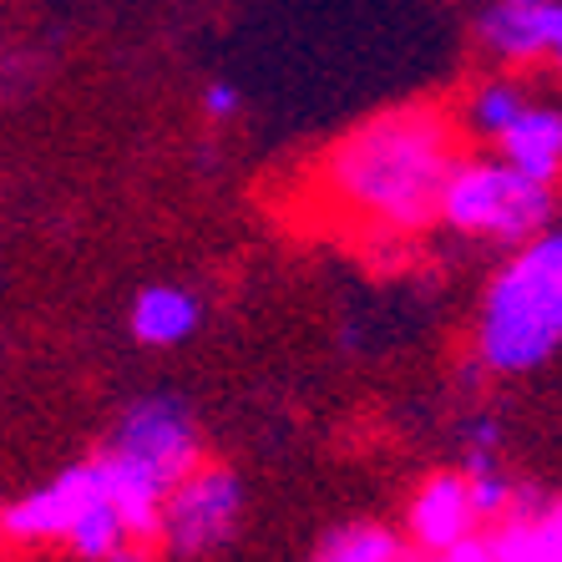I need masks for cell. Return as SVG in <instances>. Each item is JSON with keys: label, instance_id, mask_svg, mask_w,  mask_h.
Instances as JSON below:
<instances>
[{"label": "cell", "instance_id": "cell-1", "mask_svg": "<svg viewBox=\"0 0 562 562\" xmlns=\"http://www.w3.org/2000/svg\"><path fill=\"white\" fill-rule=\"evenodd\" d=\"M467 157V127L446 106H385L319 153L314 209L355 238H416L441 223L446 183Z\"/></svg>", "mask_w": 562, "mask_h": 562}, {"label": "cell", "instance_id": "cell-2", "mask_svg": "<svg viewBox=\"0 0 562 562\" xmlns=\"http://www.w3.org/2000/svg\"><path fill=\"white\" fill-rule=\"evenodd\" d=\"M476 360L497 375H527L562 350V228L512 249L476 310Z\"/></svg>", "mask_w": 562, "mask_h": 562}, {"label": "cell", "instance_id": "cell-3", "mask_svg": "<svg viewBox=\"0 0 562 562\" xmlns=\"http://www.w3.org/2000/svg\"><path fill=\"white\" fill-rule=\"evenodd\" d=\"M552 209H558V188L552 183L527 178L502 153H467L461 168L451 172V183H446L441 223L461 238L522 249L527 238L548 234Z\"/></svg>", "mask_w": 562, "mask_h": 562}, {"label": "cell", "instance_id": "cell-4", "mask_svg": "<svg viewBox=\"0 0 562 562\" xmlns=\"http://www.w3.org/2000/svg\"><path fill=\"white\" fill-rule=\"evenodd\" d=\"M102 451L137 467L157 486H168V492L183 482L188 471L203 467V436H198L193 411L178 395H143V401H132L122 411V420L112 426Z\"/></svg>", "mask_w": 562, "mask_h": 562}, {"label": "cell", "instance_id": "cell-5", "mask_svg": "<svg viewBox=\"0 0 562 562\" xmlns=\"http://www.w3.org/2000/svg\"><path fill=\"white\" fill-rule=\"evenodd\" d=\"M244 522V482L218 461H203L172 486L162 507V552L178 562H198L228 548Z\"/></svg>", "mask_w": 562, "mask_h": 562}, {"label": "cell", "instance_id": "cell-6", "mask_svg": "<svg viewBox=\"0 0 562 562\" xmlns=\"http://www.w3.org/2000/svg\"><path fill=\"white\" fill-rule=\"evenodd\" d=\"M106 497V471L102 457H87L77 467L56 471L52 482L31 486L0 512V532L11 548H66L71 527L81 522V512Z\"/></svg>", "mask_w": 562, "mask_h": 562}, {"label": "cell", "instance_id": "cell-7", "mask_svg": "<svg viewBox=\"0 0 562 562\" xmlns=\"http://www.w3.org/2000/svg\"><path fill=\"white\" fill-rule=\"evenodd\" d=\"M476 532H486L476 492H471V471H431L416 486V497L406 507V537L420 558L451 552L461 542H471Z\"/></svg>", "mask_w": 562, "mask_h": 562}, {"label": "cell", "instance_id": "cell-8", "mask_svg": "<svg viewBox=\"0 0 562 562\" xmlns=\"http://www.w3.org/2000/svg\"><path fill=\"white\" fill-rule=\"evenodd\" d=\"M492 147L507 157L512 168H522L527 178H537V183H552V188L562 183V112L558 106L532 102Z\"/></svg>", "mask_w": 562, "mask_h": 562}, {"label": "cell", "instance_id": "cell-9", "mask_svg": "<svg viewBox=\"0 0 562 562\" xmlns=\"http://www.w3.org/2000/svg\"><path fill=\"white\" fill-rule=\"evenodd\" d=\"M198 319H203V304L198 294H188L183 284H147L137 300H132V340L153 345V350H168V345L193 340Z\"/></svg>", "mask_w": 562, "mask_h": 562}, {"label": "cell", "instance_id": "cell-10", "mask_svg": "<svg viewBox=\"0 0 562 562\" xmlns=\"http://www.w3.org/2000/svg\"><path fill=\"white\" fill-rule=\"evenodd\" d=\"M420 552L411 548V537L391 532L380 522H350L340 532H329L310 562H416Z\"/></svg>", "mask_w": 562, "mask_h": 562}, {"label": "cell", "instance_id": "cell-11", "mask_svg": "<svg viewBox=\"0 0 562 562\" xmlns=\"http://www.w3.org/2000/svg\"><path fill=\"white\" fill-rule=\"evenodd\" d=\"M527 97H522V87L512 77H492V81H482V87H471V97H467V112H461V127H467V137H486V143H497L502 132L512 127V122L527 112Z\"/></svg>", "mask_w": 562, "mask_h": 562}, {"label": "cell", "instance_id": "cell-12", "mask_svg": "<svg viewBox=\"0 0 562 562\" xmlns=\"http://www.w3.org/2000/svg\"><path fill=\"white\" fill-rule=\"evenodd\" d=\"M537 31H542V61L562 71V0H537Z\"/></svg>", "mask_w": 562, "mask_h": 562}, {"label": "cell", "instance_id": "cell-13", "mask_svg": "<svg viewBox=\"0 0 562 562\" xmlns=\"http://www.w3.org/2000/svg\"><path fill=\"white\" fill-rule=\"evenodd\" d=\"M416 562H507L497 552V542H492V532H476L471 542H461V548L451 552H436V558H416Z\"/></svg>", "mask_w": 562, "mask_h": 562}, {"label": "cell", "instance_id": "cell-14", "mask_svg": "<svg viewBox=\"0 0 562 562\" xmlns=\"http://www.w3.org/2000/svg\"><path fill=\"white\" fill-rule=\"evenodd\" d=\"M238 92L234 87H228V81H209V87H203V112H209L213 122H228V117H238Z\"/></svg>", "mask_w": 562, "mask_h": 562}, {"label": "cell", "instance_id": "cell-15", "mask_svg": "<svg viewBox=\"0 0 562 562\" xmlns=\"http://www.w3.org/2000/svg\"><path fill=\"white\" fill-rule=\"evenodd\" d=\"M542 517V527H548V537H552V548L562 552V502H548V507L537 512Z\"/></svg>", "mask_w": 562, "mask_h": 562}]
</instances>
